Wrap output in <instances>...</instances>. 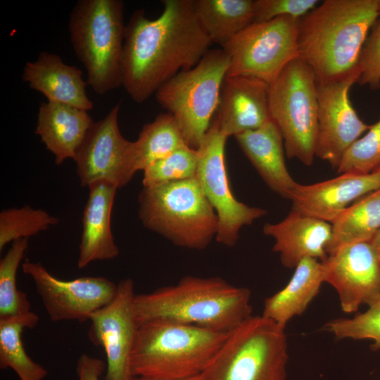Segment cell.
I'll use <instances>...</instances> for the list:
<instances>
[{"mask_svg": "<svg viewBox=\"0 0 380 380\" xmlns=\"http://www.w3.org/2000/svg\"><path fill=\"white\" fill-rule=\"evenodd\" d=\"M270 85L258 78L226 75L213 121L227 137L258 129L271 119Z\"/></svg>", "mask_w": 380, "mask_h": 380, "instance_id": "e0dca14e", "label": "cell"}, {"mask_svg": "<svg viewBox=\"0 0 380 380\" xmlns=\"http://www.w3.org/2000/svg\"><path fill=\"white\" fill-rule=\"evenodd\" d=\"M379 189L380 177L376 171L367 175L343 173L313 184L297 183L289 199L292 209L331 224L354 201Z\"/></svg>", "mask_w": 380, "mask_h": 380, "instance_id": "ac0fdd59", "label": "cell"}, {"mask_svg": "<svg viewBox=\"0 0 380 380\" xmlns=\"http://www.w3.org/2000/svg\"><path fill=\"white\" fill-rule=\"evenodd\" d=\"M125 26L121 0H79L70 13L72 49L97 94L122 86Z\"/></svg>", "mask_w": 380, "mask_h": 380, "instance_id": "8992f818", "label": "cell"}, {"mask_svg": "<svg viewBox=\"0 0 380 380\" xmlns=\"http://www.w3.org/2000/svg\"><path fill=\"white\" fill-rule=\"evenodd\" d=\"M59 220L46 210L25 205L0 213V251L10 242L30 238L58 224Z\"/></svg>", "mask_w": 380, "mask_h": 380, "instance_id": "f546056e", "label": "cell"}, {"mask_svg": "<svg viewBox=\"0 0 380 380\" xmlns=\"http://www.w3.org/2000/svg\"><path fill=\"white\" fill-rule=\"evenodd\" d=\"M138 203L143 225L177 246L202 250L216 237L218 217L196 177L143 187Z\"/></svg>", "mask_w": 380, "mask_h": 380, "instance_id": "5b68a950", "label": "cell"}, {"mask_svg": "<svg viewBox=\"0 0 380 380\" xmlns=\"http://www.w3.org/2000/svg\"><path fill=\"white\" fill-rule=\"evenodd\" d=\"M357 68L360 85H368L372 89L380 88V19L372 27L361 51Z\"/></svg>", "mask_w": 380, "mask_h": 380, "instance_id": "836d02e7", "label": "cell"}, {"mask_svg": "<svg viewBox=\"0 0 380 380\" xmlns=\"http://www.w3.org/2000/svg\"><path fill=\"white\" fill-rule=\"evenodd\" d=\"M359 71L329 81H317L318 130L315 157L338 167L344 154L369 126L354 109L349 91Z\"/></svg>", "mask_w": 380, "mask_h": 380, "instance_id": "4fadbf2b", "label": "cell"}, {"mask_svg": "<svg viewBox=\"0 0 380 380\" xmlns=\"http://www.w3.org/2000/svg\"><path fill=\"white\" fill-rule=\"evenodd\" d=\"M379 15L378 0H326L300 19L299 57L317 81L358 71L361 51Z\"/></svg>", "mask_w": 380, "mask_h": 380, "instance_id": "7a4b0ae2", "label": "cell"}, {"mask_svg": "<svg viewBox=\"0 0 380 380\" xmlns=\"http://www.w3.org/2000/svg\"><path fill=\"white\" fill-rule=\"evenodd\" d=\"M28 238L12 242L0 260V317L15 316L30 311L27 294L16 285L18 267L28 247Z\"/></svg>", "mask_w": 380, "mask_h": 380, "instance_id": "f1b7e54d", "label": "cell"}, {"mask_svg": "<svg viewBox=\"0 0 380 380\" xmlns=\"http://www.w3.org/2000/svg\"><path fill=\"white\" fill-rule=\"evenodd\" d=\"M229 333L155 319L138 325L131 355L133 376L183 380L204 372Z\"/></svg>", "mask_w": 380, "mask_h": 380, "instance_id": "277c9868", "label": "cell"}, {"mask_svg": "<svg viewBox=\"0 0 380 380\" xmlns=\"http://www.w3.org/2000/svg\"><path fill=\"white\" fill-rule=\"evenodd\" d=\"M324 267L322 261L305 258L281 290L264 300V317L285 328L294 317L302 315L319 292L324 280Z\"/></svg>", "mask_w": 380, "mask_h": 380, "instance_id": "cb8c5ba5", "label": "cell"}, {"mask_svg": "<svg viewBox=\"0 0 380 380\" xmlns=\"http://www.w3.org/2000/svg\"><path fill=\"white\" fill-rule=\"evenodd\" d=\"M186 145L175 120L168 113L158 115L143 126L132 141L131 166L134 175L155 161Z\"/></svg>", "mask_w": 380, "mask_h": 380, "instance_id": "83f0119b", "label": "cell"}, {"mask_svg": "<svg viewBox=\"0 0 380 380\" xmlns=\"http://www.w3.org/2000/svg\"><path fill=\"white\" fill-rule=\"evenodd\" d=\"M378 255L380 256V230L377 232L373 239L369 242Z\"/></svg>", "mask_w": 380, "mask_h": 380, "instance_id": "8d00e7d4", "label": "cell"}, {"mask_svg": "<svg viewBox=\"0 0 380 380\" xmlns=\"http://www.w3.org/2000/svg\"><path fill=\"white\" fill-rule=\"evenodd\" d=\"M120 107L116 104L103 119L93 122L76 153L74 161L82 186L103 181L119 189L134 175L131 166L132 141L119 129Z\"/></svg>", "mask_w": 380, "mask_h": 380, "instance_id": "9a60e30c", "label": "cell"}, {"mask_svg": "<svg viewBox=\"0 0 380 380\" xmlns=\"http://www.w3.org/2000/svg\"><path fill=\"white\" fill-rule=\"evenodd\" d=\"M245 156L265 184L289 199L297 184L286 167L281 134L272 120L261 127L234 136Z\"/></svg>", "mask_w": 380, "mask_h": 380, "instance_id": "603a6c76", "label": "cell"}, {"mask_svg": "<svg viewBox=\"0 0 380 380\" xmlns=\"http://www.w3.org/2000/svg\"><path fill=\"white\" fill-rule=\"evenodd\" d=\"M229 59L221 49H210L194 68L182 70L155 93L172 115L185 144L198 149L215 115Z\"/></svg>", "mask_w": 380, "mask_h": 380, "instance_id": "ba28073f", "label": "cell"}, {"mask_svg": "<svg viewBox=\"0 0 380 380\" xmlns=\"http://www.w3.org/2000/svg\"><path fill=\"white\" fill-rule=\"evenodd\" d=\"M23 82L47 99L82 110H89L94 104L86 91L87 82L82 71L75 65L65 63L56 53L40 52L34 61L25 63L22 75Z\"/></svg>", "mask_w": 380, "mask_h": 380, "instance_id": "ffe728a7", "label": "cell"}, {"mask_svg": "<svg viewBox=\"0 0 380 380\" xmlns=\"http://www.w3.org/2000/svg\"><path fill=\"white\" fill-rule=\"evenodd\" d=\"M228 137L212 123L197 149L198 162L196 177L219 220L215 240L226 246L236 245L241 229L264 216L267 210L238 201L229 182L225 163Z\"/></svg>", "mask_w": 380, "mask_h": 380, "instance_id": "8fae6325", "label": "cell"}, {"mask_svg": "<svg viewBox=\"0 0 380 380\" xmlns=\"http://www.w3.org/2000/svg\"><path fill=\"white\" fill-rule=\"evenodd\" d=\"M323 329L338 339L372 340V350H380V301L353 317L337 318L327 322Z\"/></svg>", "mask_w": 380, "mask_h": 380, "instance_id": "1f68e13d", "label": "cell"}, {"mask_svg": "<svg viewBox=\"0 0 380 380\" xmlns=\"http://www.w3.org/2000/svg\"><path fill=\"white\" fill-rule=\"evenodd\" d=\"M198 152L185 145L144 170L143 187H150L196 177Z\"/></svg>", "mask_w": 380, "mask_h": 380, "instance_id": "4dcf8cb0", "label": "cell"}, {"mask_svg": "<svg viewBox=\"0 0 380 380\" xmlns=\"http://www.w3.org/2000/svg\"><path fill=\"white\" fill-rule=\"evenodd\" d=\"M263 233L274 239L273 251L279 255L281 264L295 268L305 258L324 261L331 239V224L291 209L277 223H266Z\"/></svg>", "mask_w": 380, "mask_h": 380, "instance_id": "d6986e66", "label": "cell"}, {"mask_svg": "<svg viewBox=\"0 0 380 380\" xmlns=\"http://www.w3.org/2000/svg\"><path fill=\"white\" fill-rule=\"evenodd\" d=\"M322 262L325 282L336 291L344 312L380 301V256L369 242L343 246Z\"/></svg>", "mask_w": 380, "mask_h": 380, "instance_id": "2e32d148", "label": "cell"}, {"mask_svg": "<svg viewBox=\"0 0 380 380\" xmlns=\"http://www.w3.org/2000/svg\"><path fill=\"white\" fill-rule=\"evenodd\" d=\"M251 291L218 277L186 276L174 285L136 294L137 325L162 319L229 333L252 316Z\"/></svg>", "mask_w": 380, "mask_h": 380, "instance_id": "3957f363", "label": "cell"}, {"mask_svg": "<svg viewBox=\"0 0 380 380\" xmlns=\"http://www.w3.org/2000/svg\"><path fill=\"white\" fill-rule=\"evenodd\" d=\"M94 121L87 110L56 102H42L37 114L35 134L61 165L74 160Z\"/></svg>", "mask_w": 380, "mask_h": 380, "instance_id": "7402d4cb", "label": "cell"}, {"mask_svg": "<svg viewBox=\"0 0 380 380\" xmlns=\"http://www.w3.org/2000/svg\"><path fill=\"white\" fill-rule=\"evenodd\" d=\"M132 380H156V379H153L146 378V377H141V376H134Z\"/></svg>", "mask_w": 380, "mask_h": 380, "instance_id": "f35d334b", "label": "cell"}, {"mask_svg": "<svg viewBox=\"0 0 380 380\" xmlns=\"http://www.w3.org/2000/svg\"><path fill=\"white\" fill-rule=\"evenodd\" d=\"M183 380H204L203 377L202 376V374H200L198 375H196Z\"/></svg>", "mask_w": 380, "mask_h": 380, "instance_id": "74e56055", "label": "cell"}, {"mask_svg": "<svg viewBox=\"0 0 380 380\" xmlns=\"http://www.w3.org/2000/svg\"><path fill=\"white\" fill-rule=\"evenodd\" d=\"M271 119L278 127L289 158L310 166L318 130L316 77L300 57L291 61L269 87Z\"/></svg>", "mask_w": 380, "mask_h": 380, "instance_id": "9c48e42d", "label": "cell"}, {"mask_svg": "<svg viewBox=\"0 0 380 380\" xmlns=\"http://www.w3.org/2000/svg\"><path fill=\"white\" fill-rule=\"evenodd\" d=\"M299 20L279 17L254 23L238 33L222 47L229 59L226 75L253 77L270 85L299 57Z\"/></svg>", "mask_w": 380, "mask_h": 380, "instance_id": "30bf717a", "label": "cell"}, {"mask_svg": "<svg viewBox=\"0 0 380 380\" xmlns=\"http://www.w3.org/2000/svg\"><path fill=\"white\" fill-rule=\"evenodd\" d=\"M379 175V177H380V167L378 168L376 170H375Z\"/></svg>", "mask_w": 380, "mask_h": 380, "instance_id": "ab89813d", "label": "cell"}, {"mask_svg": "<svg viewBox=\"0 0 380 380\" xmlns=\"http://www.w3.org/2000/svg\"><path fill=\"white\" fill-rule=\"evenodd\" d=\"M379 167L380 120L352 144L336 169L339 174L367 175Z\"/></svg>", "mask_w": 380, "mask_h": 380, "instance_id": "d6a6232c", "label": "cell"}, {"mask_svg": "<svg viewBox=\"0 0 380 380\" xmlns=\"http://www.w3.org/2000/svg\"><path fill=\"white\" fill-rule=\"evenodd\" d=\"M283 328L252 315L230 331L202 374L204 380H286L288 342Z\"/></svg>", "mask_w": 380, "mask_h": 380, "instance_id": "52a82bcc", "label": "cell"}, {"mask_svg": "<svg viewBox=\"0 0 380 380\" xmlns=\"http://www.w3.org/2000/svg\"><path fill=\"white\" fill-rule=\"evenodd\" d=\"M379 8H380V0H378Z\"/></svg>", "mask_w": 380, "mask_h": 380, "instance_id": "60d3db41", "label": "cell"}, {"mask_svg": "<svg viewBox=\"0 0 380 380\" xmlns=\"http://www.w3.org/2000/svg\"><path fill=\"white\" fill-rule=\"evenodd\" d=\"M134 285L127 278L118 284L113 299L94 312L88 337L103 348L106 355V380H132L131 355L138 328L134 311Z\"/></svg>", "mask_w": 380, "mask_h": 380, "instance_id": "5bb4252c", "label": "cell"}, {"mask_svg": "<svg viewBox=\"0 0 380 380\" xmlns=\"http://www.w3.org/2000/svg\"><path fill=\"white\" fill-rule=\"evenodd\" d=\"M104 369L105 364L101 359L83 353L77 362L78 380H99Z\"/></svg>", "mask_w": 380, "mask_h": 380, "instance_id": "d590c367", "label": "cell"}, {"mask_svg": "<svg viewBox=\"0 0 380 380\" xmlns=\"http://www.w3.org/2000/svg\"><path fill=\"white\" fill-rule=\"evenodd\" d=\"M23 272L32 279L52 322L89 320L91 315L115 297L118 284L103 277L63 280L37 262L26 260Z\"/></svg>", "mask_w": 380, "mask_h": 380, "instance_id": "7c38bea8", "label": "cell"}, {"mask_svg": "<svg viewBox=\"0 0 380 380\" xmlns=\"http://www.w3.org/2000/svg\"><path fill=\"white\" fill-rule=\"evenodd\" d=\"M39 316L32 311L0 317V368L12 369L20 380H43L47 370L26 353L22 341L25 329L37 326Z\"/></svg>", "mask_w": 380, "mask_h": 380, "instance_id": "4316f807", "label": "cell"}, {"mask_svg": "<svg viewBox=\"0 0 380 380\" xmlns=\"http://www.w3.org/2000/svg\"><path fill=\"white\" fill-rule=\"evenodd\" d=\"M319 4L317 0H255V23L283 16L300 20Z\"/></svg>", "mask_w": 380, "mask_h": 380, "instance_id": "e575fe53", "label": "cell"}, {"mask_svg": "<svg viewBox=\"0 0 380 380\" xmlns=\"http://www.w3.org/2000/svg\"><path fill=\"white\" fill-rule=\"evenodd\" d=\"M331 227L328 255L347 245L370 242L380 230V189L348 206Z\"/></svg>", "mask_w": 380, "mask_h": 380, "instance_id": "484cf974", "label": "cell"}, {"mask_svg": "<svg viewBox=\"0 0 380 380\" xmlns=\"http://www.w3.org/2000/svg\"><path fill=\"white\" fill-rule=\"evenodd\" d=\"M88 188L77 262L79 269L96 260L113 259L120 253L111 230V213L118 188L103 181L91 184Z\"/></svg>", "mask_w": 380, "mask_h": 380, "instance_id": "44dd1931", "label": "cell"}, {"mask_svg": "<svg viewBox=\"0 0 380 380\" xmlns=\"http://www.w3.org/2000/svg\"><path fill=\"white\" fill-rule=\"evenodd\" d=\"M155 19L135 11L125 26L122 86L137 103L167 81L196 65L213 44L197 18L194 0H163Z\"/></svg>", "mask_w": 380, "mask_h": 380, "instance_id": "6da1fadb", "label": "cell"}, {"mask_svg": "<svg viewBox=\"0 0 380 380\" xmlns=\"http://www.w3.org/2000/svg\"><path fill=\"white\" fill-rule=\"evenodd\" d=\"M197 18L212 42L222 47L255 23V0H194Z\"/></svg>", "mask_w": 380, "mask_h": 380, "instance_id": "d4e9b609", "label": "cell"}]
</instances>
